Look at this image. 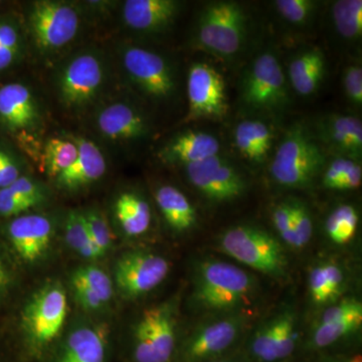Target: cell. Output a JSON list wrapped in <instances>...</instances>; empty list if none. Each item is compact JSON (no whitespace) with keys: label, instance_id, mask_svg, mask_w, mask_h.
<instances>
[{"label":"cell","instance_id":"obj_1","mask_svg":"<svg viewBox=\"0 0 362 362\" xmlns=\"http://www.w3.org/2000/svg\"><path fill=\"white\" fill-rule=\"evenodd\" d=\"M259 291L258 280L250 272L209 257L195 264L190 303L202 317L249 313Z\"/></svg>","mask_w":362,"mask_h":362},{"label":"cell","instance_id":"obj_2","mask_svg":"<svg viewBox=\"0 0 362 362\" xmlns=\"http://www.w3.org/2000/svg\"><path fill=\"white\" fill-rule=\"evenodd\" d=\"M218 247L230 258L274 280L289 277L284 244L261 226L250 223L230 226L218 237Z\"/></svg>","mask_w":362,"mask_h":362},{"label":"cell","instance_id":"obj_3","mask_svg":"<svg viewBox=\"0 0 362 362\" xmlns=\"http://www.w3.org/2000/svg\"><path fill=\"white\" fill-rule=\"evenodd\" d=\"M323 149L305 124H294L283 136L272 159V178L281 187H310L325 165Z\"/></svg>","mask_w":362,"mask_h":362},{"label":"cell","instance_id":"obj_4","mask_svg":"<svg viewBox=\"0 0 362 362\" xmlns=\"http://www.w3.org/2000/svg\"><path fill=\"white\" fill-rule=\"evenodd\" d=\"M249 18L235 1H213L202 9L195 40L202 49L221 59H232L245 45Z\"/></svg>","mask_w":362,"mask_h":362},{"label":"cell","instance_id":"obj_5","mask_svg":"<svg viewBox=\"0 0 362 362\" xmlns=\"http://www.w3.org/2000/svg\"><path fill=\"white\" fill-rule=\"evenodd\" d=\"M249 313L204 317L176 354L181 362H211L232 356L250 323Z\"/></svg>","mask_w":362,"mask_h":362},{"label":"cell","instance_id":"obj_6","mask_svg":"<svg viewBox=\"0 0 362 362\" xmlns=\"http://www.w3.org/2000/svg\"><path fill=\"white\" fill-rule=\"evenodd\" d=\"M177 301L145 309L133 329L135 362H170L177 351Z\"/></svg>","mask_w":362,"mask_h":362},{"label":"cell","instance_id":"obj_7","mask_svg":"<svg viewBox=\"0 0 362 362\" xmlns=\"http://www.w3.org/2000/svg\"><path fill=\"white\" fill-rule=\"evenodd\" d=\"M240 99L247 108L276 113L290 101L289 84L278 56L262 52L247 66L240 86Z\"/></svg>","mask_w":362,"mask_h":362},{"label":"cell","instance_id":"obj_8","mask_svg":"<svg viewBox=\"0 0 362 362\" xmlns=\"http://www.w3.org/2000/svg\"><path fill=\"white\" fill-rule=\"evenodd\" d=\"M298 327L296 309L292 305H283L254 330L244 354L251 362H285L297 349Z\"/></svg>","mask_w":362,"mask_h":362},{"label":"cell","instance_id":"obj_9","mask_svg":"<svg viewBox=\"0 0 362 362\" xmlns=\"http://www.w3.org/2000/svg\"><path fill=\"white\" fill-rule=\"evenodd\" d=\"M68 314V300L63 286L52 283L33 295L23 315V329L30 344L42 349L61 332Z\"/></svg>","mask_w":362,"mask_h":362},{"label":"cell","instance_id":"obj_10","mask_svg":"<svg viewBox=\"0 0 362 362\" xmlns=\"http://www.w3.org/2000/svg\"><path fill=\"white\" fill-rule=\"evenodd\" d=\"M185 168L188 181L209 201L230 202L246 192V178L223 156L209 157Z\"/></svg>","mask_w":362,"mask_h":362},{"label":"cell","instance_id":"obj_11","mask_svg":"<svg viewBox=\"0 0 362 362\" xmlns=\"http://www.w3.org/2000/svg\"><path fill=\"white\" fill-rule=\"evenodd\" d=\"M122 61L131 80L146 96L164 101L175 95V71L161 54L131 45L124 49Z\"/></svg>","mask_w":362,"mask_h":362},{"label":"cell","instance_id":"obj_12","mask_svg":"<svg viewBox=\"0 0 362 362\" xmlns=\"http://www.w3.org/2000/svg\"><path fill=\"white\" fill-rule=\"evenodd\" d=\"M170 266L164 257L148 251H133L117 261V287L124 297L135 299L156 290L168 278Z\"/></svg>","mask_w":362,"mask_h":362},{"label":"cell","instance_id":"obj_13","mask_svg":"<svg viewBox=\"0 0 362 362\" xmlns=\"http://www.w3.org/2000/svg\"><path fill=\"white\" fill-rule=\"evenodd\" d=\"M30 25L42 49L54 51L70 44L77 35L80 18L75 7L61 1L35 2Z\"/></svg>","mask_w":362,"mask_h":362},{"label":"cell","instance_id":"obj_14","mask_svg":"<svg viewBox=\"0 0 362 362\" xmlns=\"http://www.w3.org/2000/svg\"><path fill=\"white\" fill-rule=\"evenodd\" d=\"M187 96L189 120H221L228 111L223 76L211 64L197 62L188 71Z\"/></svg>","mask_w":362,"mask_h":362},{"label":"cell","instance_id":"obj_15","mask_svg":"<svg viewBox=\"0 0 362 362\" xmlns=\"http://www.w3.org/2000/svg\"><path fill=\"white\" fill-rule=\"evenodd\" d=\"M104 81L103 62L94 52H81L61 71L59 96L69 107H83L97 96Z\"/></svg>","mask_w":362,"mask_h":362},{"label":"cell","instance_id":"obj_16","mask_svg":"<svg viewBox=\"0 0 362 362\" xmlns=\"http://www.w3.org/2000/svg\"><path fill=\"white\" fill-rule=\"evenodd\" d=\"M362 325V303L354 297H345L325 307L316 321L308 349H329L344 338L361 329Z\"/></svg>","mask_w":362,"mask_h":362},{"label":"cell","instance_id":"obj_17","mask_svg":"<svg viewBox=\"0 0 362 362\" xmlns=\"http://www.w3.org/2000/svg\"><path fill=\"white\" fill-rule=\"evenodd\" d=\"M315 137L335 156L358 160L362 153V123L350 114L331 113L316 122Z\"/></svg>","mask_w":362,"mask_h":362},{"label":"cell","instance_id":"obj_18","mask_svg":"<svg viewBox=\"0 0 362 362\" xmlns=\"http://www.w3.org/2000/svg\"><path fill=\"white\" fill-rule=\"evenodd\" d=\"M8 235L21 258L33 263L42 258L49 249L52 223L40 214L18 216L9 225Z\"/></svg>","mask_w":362,"mask_h":362},{"label":"cell","instance_id":"obj_19","mask_svg":"<svg viewBox=\"0 0 362 362\" xmlns=\"http://www.w3.org/2000/svg\"><path fill=\"white\" fill-rule=\"evenodd\" d=\"M327 71L325 54L317 45L302 47L290 58L288 84L299 96L310 97L320 89Z\"/></svg>","mask_w":362,"mask_h":362},{"label":"cell","instance_id":"obj_20","mask_svg":"<svg viewBox=\"0 0 362 362\" xmlns=\"http://www.w3.org/2000/svg\"><path fill=\"white\" fill-rule=\"evenodd\" d=\"M180 7L175 0H127L124 2L123 18L131 30L159 33L173 25Z\"/></svg>","mask_w":362,"mask_h":362},{"label":"cell","instance_id":"obj_21","mask_svg":"<svg viewBox=\"0 0 362 362\" xmlns=\"http://www.w3.org/2000/svg\"><path fill=\"white\" fill-rule=\"evenodd\" d=\"M220 139L206 131L187 130L176 135L161 149L160 158L168 163L188 165L220 156Z\"/></svg>","mask_w":362,"mask_h":362},{"label":"cell","instance_id":"obj_22","mask_svg":"<svg viewBox=\"0 0 362 362\" xmlns=\"http://www.w3.org/2000/svg\"><path fill=\"white\" fill-rule=\"evenodd\" d=\"M102 134L113 141L140 139L149 133V124L141 112L125 103L105 107L97 116Z\"/></svg>","mask_w":362,"mask_h":362},{"label":"cell","instance_id":"obj_23","mask_svg":"<svg viewBox=\"0 0 362 362\" xmlns=\"http://www.w3.org/2000/svg\"><path fill=\"white\" fill-rule=\"evenodd\" d=\"M78 153L75 163L57 177L59 187L76 190L99 180L106 171V161L101 149L94 142L80 137L75 140Z\"/></svg>","mask_w":362,"mask_h":362},{"label":"cell","instance_id":"obj_24","mask_svg":"<svg viewBox=\"0 0 362 362\" xmlns=\"http://www.w3.org/2000/svg\"><path fill=\"white\" fill-rule=\"evenodd\" d=\"M0 120L14 131L35 125L37 120V105L28 87L11 83L0 88Z\"/></svg>","mask_w":362,"mask_h":362},{"label":"cell","instance_id":"obj_25","mask_svg":"<svg viewBox=\"0 0 362 362\" xmlns=\"http://www.w3.org/2000/svg\"><path fill=\"white\" fill-rule=\"evenodd\" d=\"M233 143L250 163L263 164L273 149L274 131L263 120L245 119L233 129Z\"/></svg>","mask_w":362,"mask_h":362},{"label":"cell","instance_id":"obj_26","mask_svg":"<svg viewBox=\"0 0 362 362\" xmlns=\"http://www.w3.org/2000/svg\"><path fill=\"white\" fill-rule=\"evenodd\" d=\"M307 285L312 303L325 308L341 299L346 275L337 262H319L309 271Z\"/></svg>","mask_w":362,"mask_h":362},{"label":"cell","instance_id":"obj_27","mask_svg":"<svg viewBox=\"0 0 362 362\" xmlns=\"http://www.w3.org/2000/svg\"><path fill=\"white\" fill-rule=\"evenodd\" d=\"M157 206L164 221L176 233H185L197 225V214L194 206L182 192L173 185H161L156 194Z\"/></svg>","mask_w":362,"mask_h":362},{"label":"cell","instance_id":"obj_28","mask_svg":"<svg viewBox=\"0 0 362 362\" xmlns=\"http://www.w3.org/2000/svg\"><path fill=\"white\" fill-rule=\"evenodd\" d=\"M106 343L103 328H78L66 340L59 362H104Z\"/></svg>","mask_w":362,"mask_h":362},{"label":"cell","instance_id":"obj_29","mask_svg":"<svg viewBox=\"0 0 362 362\" xmlns=\"http://www.w3.org/2000/svg\"><path fill=\"white\" fill-rule=\"evenodd\" d=\"M115 214L123 232L129 237L143 235L151 225L149 204L136 192H126L119 195L115 204Z\"/></svg>","mask_w":362,"mask_h":362},{"label":"cell","instance_id":"obj_30","mask_svg":"<svg viewBox=\"0 0 362 362\" xmlns=\"http://www.w3.org/2000/svg\"><path fill=\"white\" fill-rule=\"evenodd\" d=\"M331 28L345 45L361 44L362 37L361 0H337L329 11Z\"/></svg>","mask_w":362,"mask_h":362},{"label":"cell","instance_id":"obj_31","mask_svg":"<svg viewBox=\"0 0 362 362\" xmlns=\"http://www.w3.org/2000/svg\"><path fill=\"white\" fill-rule=\"evenodd\" d=\"M361 214L351 204H338L331 209L325 221V232L328 239L338 246L349 245L358 230Z\"/></svg>","mask_w":362,"mask_h":362},{"label":"cell","instance_id":"obj_32","mask_svg":"<svg viewBox=\"0 0 362 362\" xmlns=\"http://www.w3.org/2000/svg\"><path fill=\"white\" fill-rule=\"evenodd\" d=\"M274 11L286 26L294 30L310 28L318 16L320 2L313 0H276Z\"/></svg>","mask_w":362,"mask_h":362},{"label":"cell","instance_id":"obj_33","mask_svg":"<svg viewBox=\"0 0 362 362\" xmlns=\"http://www.w3.org/2000/svg\"><path fill=\"white\" fill-rule=\"evenodd\" d=\"M78 153L77 143L52 138L45 145V165L51 177L57 178L75 163Z\"/></svg>","mask_w":362,"mask_h":362},{"label":"cell","instance_id":"obj_34","mask_svg":"<svg viewBox=\"0 0 362 362\" xmlns=\"http://www.w3.org/2000/svg\"><path fill=\"white\" fill-rule=\"evenodd\" d=\"M66 240L69 247L78 252L82 258L95 259L101 258L90 240L86 225L84 214L71 211L66 221Z\"/></svg>","mask_w":362,"mask_h":362},{"label":"cell","instance_id":"obj_35","mask_svg":"<svg viewBox=\"0 0 362 362\" xmlns=\"http://www.w3.org/2000/svg\"><path fill=\"white\" fill-rule=\"evenodd\" d=\"M73 280H77L87 286L94 292L104 305L110 301L113 296V284L110 277L101 268L97 266L81 267L74 272Z\"/></svg>","mask_w":362,"mask_h":362},{"label":"cell","instance_id":"obj_36","mask_svg":"<svg viewBox=\"0 0 362 362\" xmlns=\"http://www.w3.org/2000/svg\"><path fill=\"white\" fill-rule=\"evenodd\" d=\"M291 216L292 230L296 240V250L308 245L313 235V220L310 209L300 199H287Z\"/></svg>","mask_w":362,"mask_h":362},{"label":"cell","instance_id":"obj_37","mask_svg":"<svg viewBox=\"0 0 362 362\" xmlns=\"http://www.w3.org/2000/svg\"><path fill=\"white\" fill-rule=\"evenodd\" d=\"M84 216L90 240L100 257H103L111 249L113 240L108 221L99 211H90L84 214Z\"/></svg>","mask_w":362,"mask_h":362},{"label":"cell","instance_id":"obj_38","mask_svg":"<svg viewBox=\"0 0 362 362\" xmlns=\"http://www.w3.org/2000/svg\"><path fill=\"white\" fill-rule=\"evenodd\" d=\"M361 161L346 156H337L325 163L321 171V185L325 189L333 190L335 185L345 177Z\"/></svg>","mask_w":362,"mask_h":362},{"label":"cell","instance_id":"obj_39","mask_svg":"<svg viewBox=\"0 0 362 362\" xmlns=\"http://www.w3.org/2000/svg\"><path fill=\"white\" fill-rule=\"evenodd\" d=\"M271 220L274 228L277 232L279 240L284 246L296 249V240L292 230L291 216H290L288 201H282L276 204L271 211Z\"/></svg>","mask_w":362,"mask_h":362},{"label":"cell","instance_id":"obj_40","mask_svg":"<svg viewBox=\"0 0 362 362\" xmlns=\"http://www.w3.org/2000/svg\"><path fill=\"white\" fill-rule=\"evenodd\" d=\"M342 87L347 101L356 108L362 105V68L358 63L345 66L342 75Z\"/></svg>","mask_w":362,"mask_h":362},{"label":"cell","instance_id":"obj_41","mask_svg":"<svg viewBox=\"0 0 362 362\" xmlns=\"http://www.w3.org/2000/svg\"><path fill=\"white\" fill-rule=\"evenodd\" d=\"M35 206H37L35 202L23 199L21 195L13 192L11 188L6 187L0 189V216H18Z\"/></svg>","mask_w":362,"mask_h":362},{"label":"cell","instance_id":"obj_42","mask_svg":"<svg viewBox=\"0 0 362 362\" xmlns=\"http://www.w3.org/2000/svg\"><path fill=\"white\" fill-rule=\"evenodd\" d=\"M8 188L23 199L35 202L37 204L44 199V192H42V188L37 182L28 177L21 176L14 181L13 185H9Z\"/></svg>","mask_w":362,"mask_h":362},{"label":"cell","instance_id":"obj_43","mask_svg":"<svg viewBox=\"0 0 362 362\" xmlns=\"http://www.w3.org/2000/svg\"><path fill=\"white\" fill-rule=\"evenodd\" d=\"M21 177L20 168L11 154L0 149V189L8 187Z\"/></svg>","mask_w":362,"mask_h":362},{"label":"cell","instance_id":"obj_44","mask_svg":"<svg viewBox=\"0 0 362 362\" xmlns=\"http://www.w3.org/2000/svg\"><path fill=\"white\" fill-rule=\"evenodd\" d=\"M71 287L75 292L76 299L78 304L88 311H97L104 306L103 302L97 297L94 292L83 283L71 279Z\"/></svg>","mask_w":362,"mask_h":362},{"label":"cell","instance_id":"obj_45","mask_svg":"<svg viewBox=\"0 0 362 362\" xmlns=\"http://www.w3.org/2000/svg\"><path fill=\"white\" fill-rule=\"evenodd\" d=\"M0 45L7 49H16L20 47V35L14 26L0 23Z\"/></svg>","mask_w":362,"mask_h":362},{"label":"cell","instance_id":"obj_46","mask_svg":"<svg viewBox=\"0 0 362 362\" xmlns=\"http://www.w3.org/2000/svg\"><path fill=\"white\" fill-rule=\"evenodd\" d=\"M18 52L16 49H7L0 45V71L8 68L13 63Z\"/></svg>","mask_w":362,"mask_h":362},{"label":"cell","instance_id":"obj_47","mask_svg":"<svg viewBox=\"0 0 362 362\" xmlns=\"http://www.w3.org/2000/svg\"><path fill=\"white\" fill-rule=\"evenodd\" d=\"M317 362H362L361 354L354 356H324Z\"/></svg>","mask_w":362,"mask_h":362},{"label":"cell","instance_id":"obj_48","mask_svg":"<svg viewBox=\"0 0 362 362\" xmlns=\"http://www.w3.org/2000/svg\"><path fill=\"white\" fill-rule=\"evenodd\" d=\"M9 282L8 272H7L6 265H4L2 259H0V292L6 289Z\"/></svg>","mask_w":362,"mask_h":362},{"label":"cell","instance_id":"obj_49","mask_svg":"<svg viewBox=\"0 0 362 362\" xmlns=\"http://www.w3.org/2000/svg\"><path fill=\"white\" fill-rule=\"evenodd\" d=\"M211 362H251L245 354H233L232 356L223 357Z\"/></svg>","mask_w":362,"mask_h":362}]
</instances>
